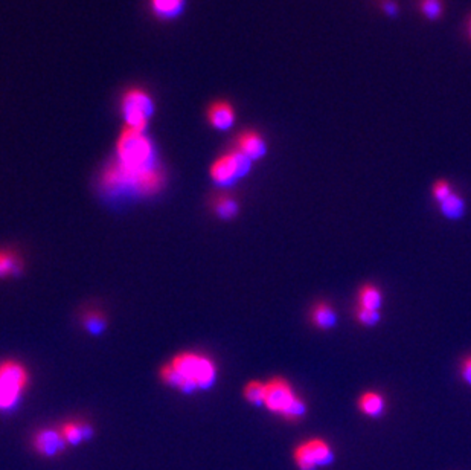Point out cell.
I'll list each match as a JSON object with an SVG mask.
<instances>
[{
  "mask_svg": "<svg viewBox=\"0 0 471 470\" xmlns=\"http://www.w3.org/2000/svg\"><path fill=\"white\" fill-rule=\"evenodd\" d=\"M20 391L13 385H9L6 380L0 377V409H6L16 405Z\"/></svg>",
  "mask_w": 471,
  "mask_h": 470,
  "instance_id": "cell-21",
  "label": "cell"
},
{
  "mask_svg": "<svg viewBox=\"0 0 471 470\" xmlns=\"http://www.w3.org/2000/svg\"><path fill=\"white\" fill-rule=\"evenodd\" d=\"M171 367L194 388L209 386L215 379V365L209 357L197 353L178 354Z\"/></svg>",
  "mask_w": 471,
  "mask_h": 470,
  "instance_id": "cell-3",
  "label": "cell"
},
{
  "mask_svg": "<svg viewBox=\"0 0 471 470\" xmlns=\"http://www.w3.org/2000/svg\"><path fill=\"white\" fill-rule=\"evenodd\" d=\"M244 397L247 398V402L252 405H264V397H266V384L263 382H250L244 388Z\"/></svg>",
  "mask_w": 471,
  "mask_h": 470,
  "instance_id": "cell-23",
  "label": "cell"
},
{
  "mask_svg": "<svg viewBox=\"0 0 471 470\" xmlns=\"http://www.w3.org/2000/svg\"><path fill=\"white\" fill-rule=\"evenodd\" d=\"M215 213L223 218H232L238 214V203L232 197H218L215 200Z\"/></svg>",
  "mask_w": 471,
  "mask_h": 470,
  "instance_id": "cell-22",
  "label": "cell"
},
{
  "mask_svg": "<svg viewBox=\"0 0 471 470\" xmlns=\"http://www.w3.org/2000/svg\"><path fill=\"white\" fill-rule=\"evenodd\" d=\"M467 35H468L470 42H471V14H470V17L467 20Z\"/></svg>",
  "mask_w": 471,
  "mask_h": 470,
  "instance_id": "cell-29",
  "label": "cell"
},
{
  "mask_svg": "<svg viewBox=\"0 0 471 470\" xmlns=\"http://www.w3.org/2000/svg\"><path fill=\"white\" fill-rule=\"evenodd\" d=\"M296 398L297 396L293 391L292 385L283 377H275L266 384L264 406L270 413L284 417V414L288 411V408L293 405Z\"/></svg>",
  "mask_w": 471,
  "mask_h": 470,
  "instance_id": "cell-7",
  "label": "cell"
},
{
  "mask_svg": "<svg viewBox=\"0 0 471 470\" xmlns=\"http://www.w3.org/2000/svg\"><path fill=\"white\" fill-rule=\"evenodd\" d=\"M160 377H162L166 384L177 386L182 389V391H193L194 389V386L191 384H188L186 380L180 376L171 365H166L162 368V371H160Z\"/></svg>",
  "mask_w": 471,
  "mask_h": 470,
  "instance_id": "cell-20",
  "label": "cell"
},
{
  "mask_svg": "<svg viewBox=\"0 0 471 470\" xmlns=\"http://www.w3.org/2000/svg\"><path fill=\"white\" fill-rule=\"evenodd\" d=\"M250 164L252 161L249 157L235 150V152H230L214 162V165L210 167V177L218 185H229L235 182L238 177L246 176L250 169Z\"/></svg>",
  "mask_w": 471,
  "mask_h": 470,
  "instance_id": "cell-6",
  "label": "cell"
},
{
  "mask_svg": "<svg viewBox=\"0 0 471 470\" xmlns=\"http://www.w3.org/2000/svg\"><path fill=\"white\" fill-rule=\"evenodd\" d=\"M378 6L387 17H398L399 14V6L395 0H378Z\"/></svg>",
  "mask_w": 471,
  "mask_h": 470,
  "instance_id": "cell-27",
  "label": "cell"
},
{
  "mask_svg": "<svg viewBox=\"0 0 471 470\" xmlns=\"http://www.w3.org/2000/svg\"><path fill=\"white\" fill-rule=\"evenodd\" d=\"M356 319L358 324H362L365 327H375L380 319H382V313L378 310H369L363 307H357L356 310Z\"/></svg>",
  "mask_w": 471,
  "mask_h": 470,
  "instance_id": "cell-24",
  "label": "cell"
},
{
  "mask_svg": "<svg viewBox=\"0 0 471 470\" xmlns=\"http://www.w3.org/2000/svg\"><path fill=\"white\" fill-rule=\"evenodd\" d=\"M441 213L448 220H459L465 214V202L464 198L458 196L456 193L450 194L444 202L439 203Z\"/></svg>",
  "mask_w": 471,
  "mask_h": 470,
  "instance_id": "cell-16",
  "label": "cell"
},
{
  "mask_svg": "<svg viewBox=\"0 0 471 470\" xmlns=\"http://www.w3.org/2000/svg\"><path fill=\"white\" fill-rule=\"evenodd\" d=\"M154 112L152 98L142 89H130L123 96V113L128 128L144 132Z\"/></svg>",
  "mask_w": 471,
  "mask_h": 470,
  "instance_id": "cell-5",
  "label": "cell"
},
{
  "mask_svg": "<svg viewBox=\"0 0 471 470\" xmlns=\"http://www.w3.org/2000/svg\"><path fill=\"white\" fill-rule=\"evenodd\" d=\"M84 323H86V327L90 330V332L99 333L103 330V327L106 325V319L99 312H90V313L86 315Z\"/></svg>",
  "mask_w": 471,
  "mask_h": 470,
  "instance_id": "cell-25",
  "label": "cell"
},
{
  "mask_svg": "<svg viewBox=\"0 0 471 470\" xmlns=\"http://www.w3.org/2000/svg\"><path fill=\"white\" fill-rule=\"evenodd\" d=\"M293 459L299 470H319L334 461V452L325 440L312 438L295 447Z\"/></svg>",
  "mask_w": 471,
  "mask_h": 470,
  "instance_id": "cell-4",
  "label": "cell"
},
{
  "mask_svg": "<svg viewBox=\"0 0 471 470\" xmlns=\"http://www.w3.org/2000/svg\"><path fill=\"white\" fill-rule=\"evenodd\" d=\"M418 9L424 18L430 22H438L444 16L443 0H418Z\"/></svg>",
  "mask_w": 471,
  "mask_h": 470,
  "instance_id": "cell-18",
  "label": "cell"
},
{
  "mask_svg": "<svg viewBox=\"0 0 471 470\" xmlns=\"http://www.w3.org/2000/svg\"><path fill=\"white\" fill-rule=\"evenodd\" d=\"M118 162L130 169H145L156 165L154 148L144 132L125 127L118 141Z\"/></svg>",
  "mask_w": 471,
  "mask_h": 470,
  "instance_id": "cell-2",
  "label": "cell"
},
{
  "mask_svg": "<svg viewBox=\"0 0 471 470\" xmlns=\"http://www.w3.org/2000/svg\"><path fill=\"white\" fill-rule=\"evenodd\" d=\"M22 269V262L13 251H2L0 249V278L18 274Z\"/></svg>",
  "mask_w": 471,
  "mask_h": 470,
  "instance_id": "cell-19",
  "label": "cell"
},
{
  "mask_svg": "<svg viewBox=\"0 0 471 470\" xmlns=\"http://www.w3.org/2000/svg\"><path fill=\"white\" fill-rule=\"evenodd\" d=\"M165 184V174L154 165L145 169H130L112 162L103 173L101 185L107 191H130L137 194H154Z\"/></svg>",
  "mask_w": 471,
  "mask_h": 470,
  "instance_id": "cell-1",
  "label": "cell"
},
{
  "mask_svg": "<svg viewBox=\"0 0 471 470\" xmlns=\"http://www.w3.org/2000/svg\"><path fill=\"white\" fill-rule=\"evenodd\" d=\"M153 13L164 18H173L182 13L185 0H149Z\"/></svg>",
  "mask_w": 471,
  "mask_h": 470,
  "instance_id": "cell-17",
  "label": "cell"
},
{
  "mask_svg": "<svg viewBox=\"0 0 471 470\" xmlns=\"http://www.w3.org/2000/svg\"><path fill=\"white\" fill-rule=\"evenodd\" d=\"M460 376H463L464 382L471 386V356L464 361L463 368H460Z\"/></svg>",
  "mask_w": 471,
  "mask_h": 470,
  "instance_id": "cell-28",
  "label": "cell"
},
{
  "mask_svg": "<svg viewBox=\"0 0 471 470\" xmlns=\"http://www.w3.org/2000/svg\"><path fill=\"white\" fill-rule=\"evenodd\" d=\"M237 150L250 161H258L266 156L267 153V144L263 139V136L254 132V130H247V132L242 133L237 139Z\"/></svg>",
  "mask_w": 471,
  "mask_h": 470,
  "instance_id": "cell-9",
  "label": "cell"
},
{
  "mask_svg": "<svg viewBox=\"0 0 471 470\" xmlns=\"http://www.w3.org/2000/svg\"><path fill=\"white\" fill-rule=\"evenodd\" d=\"M312 323L319 330H331L337 325V313L331 304L317 303L312 310Z\"/></svg>",
  "mask_w": 471,
  "mask_h": 470,
  "instance_id": "cell-12",
  "label": "cell"
},
{
  "mask_svg": "<svg viewBox=\"0 0 471 470\" xmlns=\"http://www.w3.org/2000/svg\"><path fill=\"white\" fill-rule=\"evenodd\" d=\"M59 432L63 434L67 444H78V443H81L83 440L90 437V434H92V429H90V426L86 423L69 422L62 426Z\"/></svg>",
  "mask_w": 471,
  "mask_h": 470,
  "instance_id": "cell-15",
  "label": "cell"
},
{
  "mask_svg": "<svg viewBox=\"0 0 471 470\" xmlns=\"http://www.w3.org/2000/svg\"><path fill=\"white\" fill-rule=\"evenodd\" d=\"M358 411L369 418H380L386 411V400L377 391H366L360 396Z\"/></svg>",
  "mask_w": 471,
  "mask_h": 470,
  "instance_id": "cell-10",
  "label": "cell"
},
{
  "mask_svg": "<svg viewBox=\"0 0 471 470\" xmlns=\"http://www.w3.org/2000/svg\"><path fill=\"white\" fill-rule=\"evenodd\" d=\"M208 119L209 123L212 124L218 130H227L229 127H232L235 123V112L234 107L225 103V101H218L214 103L208 110Z\"/></svg>",
  "mask_w": 471,
  "mask_h": 470,
  "instance_id": "cell-11",
  "label": "cell"
},
{
  "mask_svg": "<svg viewBox=\"0 0 471 470\" xmlns=\"http://www.w3.org/2000/svg\"><path fill=\"white\" fill-rule=\"evenodd\" d=\"M0 377L6 380L9 385L17 388L18 391H22V389L28 385L26 369L20 364L13 362V361L4 362L2 365H0Z\"/></svg>",
  "mask_w": 471,
  "mask_h": 470,
  "instance_id": "cell-13",
  "label": "cell"
},
{
  "mask_svg": "<svg viewBox=\"0 0 471 470\" xmlns=\"http://www.w3.org/2000/svg\"><path fill=\"white\" fill-rule=\"evenodd\" d=\"M453 193V189H452V185H450L447 181H438L435 182L433 185V189H432V194H433V198L436 200V202H444V200Z\"/></svg>",
  "mask_w": 471,
  "mask_h": 470,
  "instance_id": "cell-26",
  "label": "cell"
},
{
  "mask_svg": "<svg viewBox=\"0 0 471 470\" xmlns=\"http://www.w3.org/2000/svg\"><path fill=\"white\" fill-rule=\"evenodd\" d=\"M66 444L63 434L55 429H43L34 437L35 451L43 457H57L64 451Z\"/></svg>",
  "mask_w": 471,
  "mask_h": 470,
  "instance_id": "cell-8",
  "label": "cell"
},
{
  "mask_svg": "<svg viewBox=\"0 0 471 470\" xmlns=\"http://www.w3.org/2000/svg\"><path fill=\"white\" fill-rule=\"evenodd\" d=\"M357 299H358V307L369 308V310H378V312L382 310V306H383L382 290L373 284H365L360 287L358 293H357Z\"/></svg>",
  "mask_w": 471,
  "mask_h": 470,
  "instance_id": "cell-14",
  "label": "cell"
}]
</instances>
